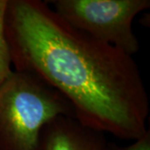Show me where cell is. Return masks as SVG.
<instances>
[{"label":"cell","mask_w":150,"mask_h":150,"mask_svg":"<svg viewBox=\"0 0 150 150\" xmlns=\"http://www.w3.org/2000/svg\"><path fill=\"white\" fill-rule=\"evenodd\" d=\"M4 32L14 70L59 92L78 121L120 139L147 133L149 98L133 56L70 26L46 1L8 0Z\"/></svg>","instance_id":"1"},{"label":"cell","mask_w":150,"mask_h":150,"mask_svg":"<svg viewBox=\"0 0 150 150\" xmlns=\"http://www.w3.org/2000/svg\"><path fill=\"white\" fill-rule=\"evenodd\" d=\"M59 116L75 118L64 97L34 74L13 70L0 86V150H35L43 127Z\"/></svg>","instance_id":"2"},{"label":"cell","mask_w":150,"mask_h":150,"mask_svg":"<svg viewBox=\"0 0 150 150\" xmlns=\"http://www.w3.org/2000/svg\"><path fill=\"white\" fill-rule=\"evenodd\" d=\"M53 10L70 26L133 56L139 43L133 21L149 8V0H50Z\"/></svg>","instance_id":"3"},{"label":"cell","mask_w":150,"mask_h":150,"mask_svg":"<svg viewBox=\"0 0 150 150\" xmlns=\"http://www.w3.org/2000/svg\"><path fill=\"white\" fill-rule=\"evenodd\" d=\"M35 150H109V142L75 118L59 116L43 127Z\"/></svg>","instance_id":"4"},{"label":"cell","mask_w":150,"mask_h":150,"mask_svg":"<svg viewBox=\"0 0 150 150\" xmlns=\"http://www.w3.org/2000/svg\"><path fill=\"white\" fill-rule=\"evenodd\" d=\"M8 0H0V86L5 82L13 70L12 69V59L4 32V18Z\"/></svg>","instance_id":"5"},{"label":"cell","mask_w":150,"mask_h":150,"mask_svg":"<svg viewBox=\"0 0 150 150\" xmlns=\"http://www.w3.org/2000/svg\"><path fill=\"white\" fill-rule=\"evenodd\" d=\"M109 150H150V131L148 130L146 134L128 146L123 147L109 142Z\"/></svg>","instance_id":"6"}]
</instances>
